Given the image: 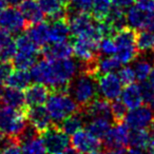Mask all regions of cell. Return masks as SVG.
I'll use <instances>...</instances> for the list:
<instances>
[{
	"label": "cell",
	"mask_w": 154,
	"mask_h": 154,
	"mask_svg": "<svg viewBox=\"0 0 154 154\" xmlns=\"http://www.w3.org/2000/svg\"><path fill=\"white\" fill-rule=\"evenodd\" d=\"M30 73L33 80L47 86L51 92L68 93L70 82L78 73V63L70 58L43 59L36 62Z\"/></svg>",
	"instance_id": "1"
},
{
	"label": "cell",
	"mask_w": 154,
	"mask_h": 154,
	"mask_svg": "<svg viewBox=\"0 0 154 154\" xmlns=\"http://www.w3.org/2000/svg\"><path fill=\"white\" fill-rule=\"evenodd\" d=\"M98 92L97 77L82 72H78L73 78L68 90V94L76 101L79 108L86 107L98 97Z\"/></svg>",
	"instance_id": "2"
},
{
	"label": "cell",
	"mask_w": 154,
	"mask_h": 154,
	"mask_svg": "<svg viewBox=\"0 0 154 154\" xmlns=\"http://www.w3.org/2000/svg\"><path fill=\"white\" fill-rule=\"evenodd\" d=\"M47 109L54 125H58L80 108L68 93L51 92L47 100Z\"/></svg>",
	"instance_id": "3"
},
{
	"label": "cell",
	"mask_w": 154,
	"mask_h": 154,
	"mask_svg": "<svg viewBox=\"0 0 154 154\" xmlns=\"http://www.w3.org/2000/svg\"><path fill=\"white\" fill-rule=\"evenodd\" d=\"M113 40L116 45V57L122 63L127 64L134 61L139 55L136 48V31L130 26H126L122 30L115 33Z\"/></svg>",
	"instance_id": "4"
},
{
	"label": "cell",
	"mask_w": 154,
	"mask_h": 154,
	"mask_svg": "<svg viewBox=\"0 0 154 154\" xmlns=\"http://www.w3.org/2000/svg\"><path fill=\"white\" fill-rule=\"evenodd\" d=\"M26 125L24 111L5 106L0 109V131L5 135L17 138Z\"/></svg>",
	"instance_id": "5"
},
{
	"label": "cell",
	"mask_w": 154,
	"mask_h": 154,
	"mask_svg": "<svg viewBox=\"0 0 154 154\" xmlns=\"http://www.w3.org/2000/svg\"><path fill=\"white\" fill-rule=\"evenodd\" d=\"M129 126L127 122H116L114 127H111L103 139V145L107 151L110 150L125 149L129 145Z\"/></svg>",
	"instance_id": "6"
},
{
	"label": "cell",
	"mask_w": 154,
	"mask_h": 154,
	"mask_svg": "<svg viewBox=\"0 0 154 154\" xmlns=\"http://www.w3.org/2000/svg\"><path fill=\"white\" fill-rule=\"evenodd\" d=\"M40 135L43 143L47 148L48 153L50 154L64 151L70 143L69 135L66 134L62 130H60L59 127L56 125L50 127Z\"/></svg>",
	"instance_id": "7"
},
{
	"label": "cell",
	"mask_w": 154,
	"mask_h": 154,
	"mask_svg": "<svg viewBox=\"0 0 154 154\" xmlns=\"http://www.w3.org/2000/svg\"><path fill=\"white\" fill-rule=\"evenodd\" d=\"M73 54L79 62H89L99 57L98 42L89 37H75Z\"/></svg>",
	"instance_id": "8"
},
{
	"label": "cell",
	"mask_w": 154,
	"mask_h": 154,
	"mask_svg": "<svg viewBox=\"0 0 154 154\" xmlns=\"http://www.w3.org/2000/svg\"><path fill=\"white\" fill-rule=\"evenodd\" d=\"M0 28L13 35L26 30L28 24L21 12L16 8L11 7L0 14Z\"/></svg>",
	"instance_id": "9"
},
{
	"label": "cell",
	"mask_w": 154,
	"mask_h": 154,
	"mask_svg": "<svg viewBox=\"0 0 154 154\" xmlns=\"http://www.w3.org/2000/svg\"><path fill=\"white\" fill-rule=\"evenodd\" d=\"M98 91L103 98L108 100H115L122 95V84L117 75L114 73H108L98 76Z\"/></svg>",
	"instance_id": "10"
},
{
	"label": "cell",
	"mask_w": 154,
	"mask_h": 154,
	"mask_svg": "<svg viewBox=\"0 0 154 154\" xmlns=\"http://www.w3.org/2000/svg\"><path fill=\"white\" fill-rule=\"evenodd\" d=\"M26 120L36 128V130L41 134L45 130L53 126V122L50 116L47 107L41 106H33V107H26L24 110Z\"/></svg>",
	"instance_id": "11"
},
{
	"label": "cell",
	"mask_w": 154,
	"mask_h": 154,
	"mask_svg": "<svg viewBox=\"0 0 154 154\" xmlns=\"http://www.w3.org/2000/svg\"><path fill=\"white\" fill-rule=\"evenodd\" d=\"M125 119L129 128L148 129L154 122V113L148 106H139L135 109H131Z\"/></svg>",
	"instance_id": "12"
},
{
	"label": "cell",
	"mask_w": 154,
	"mask_h": 154,
	"mask_svg": "<svg viewBox=\"0 0 154 154\" xmlns=\"http://www.w3.org/2000/svg\"><path fill=\"white\" fill-rule=\"evenodd\" d=\"M72 147L82 154H89L93 151H97L101 147V141L97 137L92 135L88 130H79L71 139Z\"/></svg>",
	"instance_id": "13"
},
{
	"label": "cell",
	"mask_w": 154,
	"mask_h": 154,
	"mask_svg": "<svg viewBox=\"0 0 154 154\" xmlns=\"http://www.w3.org/2000/svg\"><path fill=\"white\" fill-rule=\"evenodd\" d=\"M0 103L5 107L21 111H24L28 107L24 93L21 90L10 88L8 86L3 87V85H0Z\"/></svg>",
	"instance_id": "14"
},
{
	"label": "cell",
	"mask_w": 154,
	"mask_h": 154,
	"mask_svg": "<svg viewBox=\"0 0 154 154\" xmlns=\"http://www.w3.org/2000/svg\"><path fill=\"white\" fill-rule=\"evenodd\" d=\"M84 112L85 116L87 118H106V119H112L111 113V103L110 100L106 98L96 97L94 100H92L90 103L84 108H80Z\"/></svg>",
	"instance_id": "15"
},
{
	"label": "cell",
	"mask_w": 154,
	"mask_h": 154,
	"mask_svg": "<svg viewBox=\"0 0 154 154\" xmlns=\"http://www.w3.org/2000/svg\"><path fill=\"white\" fill-rule=\"evenodd\" d=\"M127 24L134 30H147L149 24L154 19V15L147 13L136 5H131L126 13Z\"/></svg>",
	"instance_id": "16"
},
{
	"label": "cell",
	"mask_w": 154,
	"mask_h": 154,
	"mask_svg": "<svg viewBox=\"0 0 154 154\" xmlns=\"http://www.w3.org/2000/svg\"><path fill=\"white\" fill-rule=\"evenodd\" d=\"M41 54L45 59L59 60L70 58L73 54V45L68 40L61 42H51L43 45Z\"/></svg>",
	"instance_id": "17"
},
{
	"label": "cell",
	"mask_w": 154,
	"mask_h": 154,
	"mask_svg": "<svg viewBox=\"0 0 154 154\" xmlns=\"http://www.w3.org/2000/svg\"><path fill=\"white\" fill-rule=\"evenodd\" d=\"M19 11L26 19L28 26L39 23L45 19V13L36 0H23L19 5Z\"/></svg>",
	"instance_id": "18"
},
{
	"label": "cell",
	"mask_w": 154,
	"mask_h": 154,
	"mask_svg": "<svg viewBox=\"0 0 154 154\" xmlns=\"http://www.w3.org/2000/svg\"><path fill=\"white\" fill-rule=\"evenodd\" d=\"M154 66V51L140 53L133 63L135 76L139 82H145L149 76L152 68Z\"/></svg>",
	"instance_id": "19"
},
{
	"label": "cell",
	"mask_w": 154,
	"mask_h": 154,
	"mask_svg": "<svg viewBox=\"0 0 154 154\" xmlns=\"http://www.w3.org/2000/svg\"><path fill=\"white\" fill-rule=\"evenodd\" d=\"M51 93V90L47 86L42 84L31 85L26 89V106L33 107V106H41L45 103H47L49 95Z\"/></svg>",
	"instance_id": "20"
},
{
	"label": "cell",
	"mask_w": 154,
	"mask_h": 154,
	"mask_svg": "<svg viewBox=\"0 0 154 154\" xmlns=\"http://www.w3.org/2000/svg\"><path fill=\"white\" fill-rule=\"evenodd\" d=\"M86 122H87V117L85 116L82 109H79L77 112L73 113L72 115L64 118L60 124L56 125V126L59 127L60 130L63 131L66 134L73 135L77 131L82 130L86 126Z\"/></svg>",
	"instance_id": "21"
},
{
	"label": "cell",
	"mask_w": 154,
	"mask_h": 154,
	"mask_svg": "<svg viewBox=\"0 0 154 154\" xmlns=\"http://www.w3.org/2000/svg\"><path fill=\"white\" fill-rule=\"evenodd\" d=\"M71 35L66 18L51 21L49 28V42H61L66 41Z\"/></svg>",
	"instance_id": "22"
},
{
	"label": "cell",
	"mask_w": 154,
	"mask_h": 154,
	"mask_svg": "<svg viewBox=\"0 0 154 154\" xmlns=\"http://www.w3.org/2000/svg\"><path fill=\"white\" fill-rule=\"evenodd\" d=\"M120 97H122V101L128 109H135L143 103L140 87L134 82L126 86V88L122 90Z\"/></svg>",
	"instance_id": "23"
},
{
	"label": "cell",
	"mask_w": 154,
	"mask_h": 154,
	"mask_svg": "<svg viewBox=\"0 0 154 154\" xmlns=\"http://www.w3.org/2000/svg\"><path fill=\"white\" fill-rule=\"evenodd\" d=\"M17 52L16 40L13 35L7 31H0V60L11 61Z\"/></svg>",
	"instance_id": "24"
},
{
	"label": "cell",
	"mask_w": 154,
	"mask_h": 154,
	"mask_svg": "<svg viewBox=\"0 0 154 154\" xmlns=\"http://www.w3.org/2000/svg\"><path fill=\"white\" fill-rule=\"evenodd\" d=\"M49 28L50 24L41 21L39 23L28 26L26 34L38 47H43L47 45V42H49Z\"/></svg>",
	"instance_id": "25"
},
{
	"label": "cell",
	"mask_w": 154,
	"mask_h": 154,
	"mask_svg": "<svg viewBox=\"0 0 154 154\" xmlns=\"http://www.w3.org/2000/svg\"><path fill=\"white\" fill-rule=\"evenodd\" d=\"M108 26H110L112 31H113L114 35L116 32L122 30L124 28L128 26L127 24V17L126 14H125L124 10L119 9V8L116 7H112L110 10L109 14L107 15L106 19L103 20ZM113 35V36H114Z\"/></svg>",
	"instance_id": "26"
},
{
	"label": "cell",
	"mask_w": 154,
	"mask_h": 154,
	"mask_svg": "<svg viewBox=\"0 0 154 154\" xmlns=\"http://www.w3.org/2000/svg\"><path fill=\"white\" fill-rule=\"evenodd\" d=\"M32 76L31 73L28 72V70H19L17 69L16 71L11 73L10 77L7 80V86L10 88L17 89V90H26L31 84Z\"/></svg>",
	"instance_id": "27"
},
{
	"label": "cell",
	"mask_w": 154,
	"mask_h": 154,
	"mask_svg": "<svg viewBox=\"0 0 154 154\" xmlns=\"http://www.w3.org/2000/svg\"><path fill=\"white\" fill-rule=\"evenodd\" d=\"M129 145L139 149H149L151 146V135L147 129H132L129 133Z\"/></svg>",
	"instance_id": "28"
},
{
	"label": "cell",
	"mask_w": 154,
	"mask_h": 154,
	"mask_svg": "<svg viewBox=\"0 0 154 154\" xmlns=\"http://www.w3.org/2000/svg\"><path fill=\"white\" fill-rule=\"evenodd\" d=\"M111 120L106 118H93L86 122V130L98 139H103L109 130L111 129Z\"/></svg>",
	"instance_id": "29"
},
{
	"label": "cell",
	"mask_w": 154,
	"mask_h": 154,
	"mask_svg": "<svg viewBox=\"0 0 154 154\" xmlns=\"http://www.w3.org/2000/svg\"><path fill=\"white\" fill-rule=\"evenodd\" d=\"M120 64H122V62L114 55L105 56V57L99 56L98 59H97V78L100 75L118 71L120 69Z\"/></svg>",
	"instance_id": "30"
},
{
	"label": "cell",
	"mask_w": 154,
	"mask_h": 154,
	"mask_svg": "<svg viewBox=\"0 0 154 154\" xmlns=\"http://www.w3.org/2000/svg\"><path fill=\"white\" fill-rule=\"evenodd\" d=\"M135 42L139 54L152 51L154 48V33L149 30H139L136 32Z\"/></svg>",
	"instance_id": "31"
},
{
	"label": "cell",
	"mask_w": 154,
	"mask_h": 154,
	"mask_svg": "<svg viewBox=\"0 0 154 154\" xmlns=\"http://www.w3.org/2000/svg\"><path fill=\"white\" fill-rule=\"evenodd\" d=\"M39 54L32 53H24V52L17 51L13 58V66L14 68L19 70H28L31 69L37 62Z\"/></svg>",
	"instance_id": "32"
},
{
	"label": "cell",
	"mask_w": 154,
	"mask_h": 154,
	"mask_svg": "<svg viewBox=\"0 0 154 154\" xmlns=\"http://www.w3.org/2000/svg\"><path fill=\"white\" fill-rule=\"evenodd\" d=\"M112 8L111 0H94L91 13L97 21H103Z\"/></svg>",
	"instance_id": "33"
},
{
	"label": "cell",
	"mask_w": 154,
	"mask_h": 154,
	"mask_svg": "<svg viewBox=\"0 0 154 154\" xmlns=\"http://www.w3.org/2000/svg\"><path fill=\"white\" fill-rule=\"evenodd\" d=\"M22 154H47V148L42 141V138H36L29 140L26 143L20 145Z\"/></svg>",
	"instance_id": "34"
},
{
	"label": "cell",
	"mask_w": 154,
	"mask_h": 154,
	"mask_svg": "<svg viewBox=\"0 0 154 154\" xmlns=\"http://www.w3.org/2000/svg\"><path fill=\"white\" fill-rule=\"evenodd\" d=\"M16 45H17V51L24 52V53H32V54H39V47L30 38L28 34H21L16 39Z\"/></svg>",
	"instance_id": "35"
},
{
	"label": "cell",
	"mask_w": 154,
	"mask_h": 154,
	"mask_svg": "<svg viewBox=\"0 0 154 154\" xmlns=\"http://www.w3.org/2000/svg\"><path fill=\"white\" fill-rule=\"evenodd\" d=\"M0 154H22L17 139L5 135L0 141Z\"/></svg>",
	"instance_id": "36"
},
{
	"label": "cell",
	"mask_w": 154,
	"mask_h": 154,
	"mask_svg": "<svg viewBox=\"0 0 154 154\" xmlns=\"http://www.w3.org/2000/svg\"><path fill=\"white\" fill-rule=\"evenodd\" d=\"M127 109L124 103L119 99H115L113 100V103H111V113H112V119L115 122H124V119L126 118L127 115Z\"/></svg>",
	"instance_id": "37"
},
{
	"label": "cell",
	"mask_w": 154,
	"mask_h": 154,
	"mask_svg": "<svg viewBox=\"0 0 154 154\" xmlns=\"http://www.w3.org/2000/svg\"><path fill=\"white\" fill-rule=\"evenodd\" d=\"M38 3L43 13L48 15V17H51L54 14L64 9L58 0H38Z\"/></svg>",
	"instance_id": "38"
},
{
	"label": "cell",
	"mask_w": 154,
	"mask_h": 154,
	"mask_svg": "<svg viewBox=\"0 0 154 154\" xmlns=\"http://www.w3.org/2000/svg\"><path fill=\"white\" fill-rule=\"evenodd\" d=\"M98 52L105 56L116 54V45L112 37H103L98 42Z\"/></svg>",
	"instance_id": "39"
},
{
	"label": "cell",
	"mask_w": 154,
	"mask_h": 154,
	"mask_svg": "<svg viewBox=\"0 0 154 154\" xmlns=\"http://www.w3.org/2000/svg\"><path fill=\"white\" fill-rule=\"evenodd\" d=\"M117 76L120 82H122V86H128V85L133 84V82H135V79H136L134 70H133V68H131V66L120 68L119 70H118Z\"/></svg>",
	"instance_id": "40"
},
{
	"label": "cell",
	"mask_w": 154,
	"mask_h": 154,
	"mask_svg": "<svg viewBox=\"0 0 154 154\" xmlns=\"http://www.w3.org/2000/svg\"><path fill=\"white\" fill-rule=\"evenodd\" d=\"M38 135H39V132L36 130V128L33 127L32 125L30 124V125H26V128L21 131V133L18 135L16 139H17L19 145H22V143H26V141L32 140V139L38 137Z\"/></svg>",
	"instance_id": "41"
},
{
	"label": "cell",
	"mask_w": 154,
	"mask_h": 154,
	"mask_svg": "<svg viewBox=\"0 0 154 154\" xmlns=\"http://www.w3.org/2000/svg\"><path fill=\"white\" fill-rule=\"evenodd\" d=\"M14 66L11 61L0 62V85H5L11 73L13 72Z\"/></svg>",
	"instance_id": "42"
},
{
	"label": "cell",
	"mask_w": 154,
	"mask_h": 154,
	"mask_svg": "<svg viewBox=\"0 0 154 154\" xmlns=\"http://www.w3.org/2000/svg\"><path fill=\"white\" fill-rule=\"evenodd\" d=\"M94 0H73L71 7L79 12H87L90 13L92 9V5Z\"/></svg>",
	"instance_id": "43"
},
{
	"label": "cell",
	"mask_w": 154,
	"mask_h": 154,
	"mask_svg": "<svg viewBox=\"0 0 154 154\" xmlns=\"http://www.w3.org/2000/svg\"><path fill=\"white\" fill-rule=\"evenodd\" d=\"M141 91V95H143V99L145 103H149L151 101V99L154 97V90L151 86L149 85V82H141V84L139 85Z\"/></svg>",
	"instance_id": "44"
},
{
	"label": "cell",
	"mask_w": 154,
	"mask_h": 154,
	"mask_svg": "<svg viewBox=\"0 0 154 154\" xmlns=\"http://www.w3.org/2000/svg\"><path fill=\"white\" fill-rule=\"evenodd\" d=\"M136 5L147 13L154 15V0H136Z\"/></svg>",
	"instance_id": "45"
},
{
	"label": "cell",
	"mask_w": 154,
	"mask_h": 154,
	"mask_svg": "<svg viewBox=\"0 0 154 154\" xmlns=\"http://www.w3.org/2000/svg\"><path fill=\"white\" fill-rule=\"evenodd\" d=\"M111 1L114 7L119 8L122 10L129 9L131 5H133L136 2V0H111Z\"/></svg>",
	"instance_id": "46"
},
{
	"label": "cell",
	"mask_w": 154,
	"mask_h": 154,
	"mask_svg": "<svg viewBox=\"0 0 154 154\" xmlns=\"http://www.w3.org/2000/svg\"><path fill=\"white\" fill-rule=\"evenodd\" d=\"M125 154H146V152L143 149H139V148L131 147L130 149L126 150V153Z\"/></svg>",
	"instance_id": "47"
},
{
	"label": "cell",
	"mask_w": 154,
	"mask_h": 154,
	"mask_svg": "<svg viewBox=\"0 0 154 154\" xmlns=\"http://www.w3.org/2000/svg\"><path fill=\"white\" fill-rule=\"evenodd\" d=\"M147 79H148L149 85L153 88V90H154V66H153V68H152L151 72H150V74H149V76H148Z\"/></svg>",
	"instance_id": "48"
},
{
	"label": "cell",
	"mask_w": 154,
	"mask_h": 154,
	"mask_svg": "<svg viewBox=\"0 0 154 154\" xmlns=\"http://www.w3.org/2000/svg\"><path fill=\"white\" fill-rule=\"evenodd\" d=\"M5 1H7V3L9 5L16 8V7H19L20 3H21L22 1H23V0H5Z\"/></svg>",
	"instance_id": "49"
},
{
	"label": "cell",
	"mask_w": 154,
	"mask_h": 154,
	"mask_svg": "<svg viewBox=\"0 0 154 154\" xmlns=\"http://www.w3.org/2000/svg\"><path fill=\"white\" fill-rule=\"evenodd\" d=\"M63 154H82L79 151H77L75 148H66V150H64V152H63Z\"/></svg>",
	"instance_id": "50"
},
{
	"label": "cell",
	"mask_w": 154,
	"mask_h": 154,
	"mask_svg": "<svg viewBox=\"0 0 154 154\" xmlns=\"http://www.w3.org/2000/svg\"><path fill=\"white\" fill-rule=\"evenodd\" d=\"M126 153V148L125 149H117V150H110L107 151V154H125Z\"/></svg>",
	"instance_id": "51"
},
{
	"label": "cell",
	"mask_w": 154,
	"mask_h": 154,
	"mask_svg": "<svg viewBox=\"0 0 154 154\" xmlns=\"http://www.w3.org/2000/svg\"><path fill=\"white\" fill-rule=\"evenodd\" d=\"M150 128H151V130H150V135H151V146H150V147H154V122Z\"/></svg>",
	"instance_id": "52"
},
{
	"label": "cell",
	"mask_w": 154,
	"mask_h": 154,
	"mask_svg": "<svg viewBox=\"0 0 154 154\" xmlns=\"http://www.w3.org/2000/svg\"><path fill=\"white\" fill-rule=\"evenodd\" d=\"M58 1H59L60 5H61L62 7L66 8H66H68L69 5H70L71 3H72L73 0H58Z\"/></svg>",
	"instance_id": "53"
},
{
	"label": "cell",
	"mask_w": 154,
	"mask_h": 154,
	"mask_svg": "<svg viewBox=\"0 0 154 154\" xmlns=\"http://www.w3.org/2000/svg\"><path fill=\"white\" fill-rule=\"evenodd\" d=\"M7 1L5 0H0V14L2 13L5 9H7Z\"/></svg>",
	"instance_id": "54"
},
{
	"label": "cell",
	"mask_w": 154,
	"mask_h": 154,
	"mask_svg": "<svg viewBox=\"0 0 154 154\" xmlns=\"http://www.w3.org/2000/svg\"><path fill=\"white\" fill-rule=\"evenodd\" d=\"M150 108H151V110L153 111V113H154V97L151 99V101H150Z\"/></svg>",
	"instance_id": "55"
},
{
	"label": "cell",
	"mask_w": 154,
	"mask_h": 154,
	"mask_svg": "<svg viewBox=\"0 0 154 154\" xmlns=\"http://www.w3.org/2000/svg\"><path fill=\"white\" fill-rule=\"evenodd\" d=\"M149 149H150V151L148 154H154V147H150Z\"/></svg>",
	"instance_id": "56"
},
{
	"label": "cell",
	"mask_w": 154,
	"mask_h": 154,
	"mask_svg": "<svg viewBox=\"0 0 154 154\" xmlns=\"http://www.w3.org/2000/svg\"><path fill=\"white\" fill-rule=\"evenodd\" d=\"M89 154H103V153H101L100 151H98V150H97V151H93V152H91V153H89Z\"/></svg>",
	"instance_id": "57"
},
{
	"label": "cell",
	"mask_w": 154,
	"mask_h": 154,
	"mask_svg": "<svg viewBox=\"0 0 154 154\" xmlns=\"http://www.w3.org/2000/svg\"><path fill=\"white\" fill-rule=\"evenodd\" d=\"M51 154H63V152H57V153H51Z\"/></svg>",
	"instance_id": "58"
},
{
	"label": "cell",
	"mask_w": 154,
	"mask_h": 154,
	"mask_svg": "<svg viewBox=\"0 0 154 154\" xmlns=\"http://www.w3.org/2000/svg\"><path fill=\"white\" fill-rule=\"evenodd\" d=\"M153 51H154V48H153Z\"/></svg>",
	"instance_id": "59"
}]
</instances>
